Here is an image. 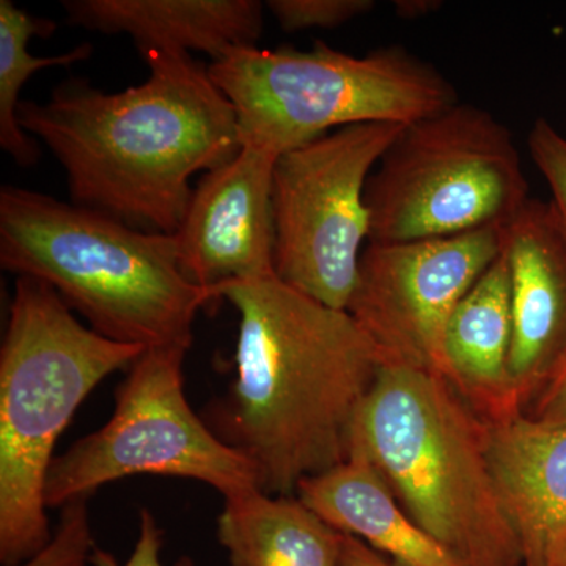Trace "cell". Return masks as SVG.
<instances>
[{
    "label": "cell",
    "instance_id": "obj_18",
    "mask_svg": "<svg viewBox=\"0 0 566 566\" xmlns=\"http://www.w3.org/2000/svg\"><path fill=\"white\" fill-rule=\"evenodd\" d=\"M55 29L54 21L32 17L11 0H0V147L21 167H31L40 158L36 140L18 122L25 82L43 69L70 66L93 52L91 43L50 57H36L28 51L33 36H51Z\"/></svg>",
    "mask_w": 566,
    "mask_h": 566
},
{
    "label": "cell",
    "instance_id": "obj_1",
    "mask_svg": "<svg viewBox=\"0 0 566 566\" xmlns=\"http://www.w3.org/2000/svg\"><path fill=\"white\" fill-rule=\"evenodd\" d=\"M240 314L237 378L202 412L271 495H296L308 476L348 458L354 417L385 365L346 311L327 307L277 275L216 286Z\"/></svg>",
    "mask_w": 566,
    "mask_h": 566
},
{
    "label": "cell",
    "instance_id": "obj_22",
    "mask_svg": "<svg viewBox=\"0 0 566 566\" xmlns=\"http://www.w3.org/2000/svg\"><path fill=\"white\" fill-rule=\"evenodd\" d=\"M163 536L156 517L151 515L150 510L144 509L140 512L139 538H137L128 560L120 564L111 553L95 546L91 564L93 566H164L161 560ZM174 566H193V562L189 557H181L175 562Z\"/></svg>",
    "mask_w": 566,
    "mask_h": 566
},
{
    "label": "cell",
    "instance_id": "obj_15",
    "mask_svg": "<svg viewBox=\"0 0 566 566\" xmlns=\"http://www.w3.org/2000/svg\"><path fill=\"white\" fill-rule=\"evenodd\" d=\"M66 21L102 33H125L140 51L203 52L218 61L256 44L263 3L256 0H65Z\"/></svg>",
    "mask_w": 566,
    "mask_h": 566
},
{
    "label": "cell",
    "instance_id": "obj_23",
    "mask_svg": "<svg viewBox=\"0 0 566 566\" xmlns=\"http://www.w3.org/2000/svg\"><path fill=\"white\" fill-rule=\"evenodd\" d=\"M527 417L547 424H566V357L542 394L527 409Z\"/></svg>",
    "mask_w": 566,
    "mask_h": 566
},
{
    "label": "cell",
    "instance_id": "obj_3",
    "mask_svg": "<svg viewBox=\"0 0 566 566\" xmlns=\"http://www.w3.org/2000/svg\"><path fill=\"white\" fill-rule=\"evenodd\" d=\"M0 264L48 283L96 334L144 349H189L219 300L182 274L175 234L129 226L17 186L0 189Z\"/></svg>",
    "mask_w": 566,
    "mask_h": 566
},
{
    "label": "cell",
    "instance_id": "obj_9",
    "mask_svg": "<svg viewBox=\"0 0 566 566\" xmlns=\"http://www.w3.org/2000/svg\"><path fill=\"white\" fill-rule=\"evenodd\" d=\"M406 125L364 123L282 153L274 166V273L327 307L346 311L370 216L365 189Z\"/></svg>",
    "mask_w": 566,
    "mask_h": 566
},
{
    "label": "cell",
    "instance_id": "obj_16",
    "mask_svg": "<svg viewBox=\"0 0 566 566\" xmlns=\"http://www.w3.org/2000/svg\"><path fill=\"white\" fill-rule=\"evenodd\" d=\"M297 497L340 534L359 538L394 566H464L405 512L374 465L352 455L308 476Z\"/></svg>",
    "mask_w": 566,
    "mask_h": 566
},
{
    "label": "cell",
    "instance_id": "obj_25",
    "mask_svg": "<svg viewBox=\"0 0 566 566\" xmlns=\"http://www.w3.org/2000/svg\"><path fill=\"white\" fill-rule=\"evenodd\" d=\"M442 2L439 0H397L395 2V13L401 20H419V18L428 17L441 9Z\"/></svg>",
    "mask_w": 566,
    "mask_h": 566
},
{
    "label": "cell",
    "instance_id": "obj_20",
    "mask_svg": "<svg viewBox=\"0 0 566 566\" xmlns=\"http://www.w3.org/2000/svg\"><path fill=\"white\" fill-rule=\"evenodd\" d=\"M266 6L286 33L338 28L375 9L374 0H270Z\"/></svg>",
    "mask_w": 566,
    "mask_h": 566
},
{
    "label": "cell",
    "instance_id": "obj_19",
    "mask_svg": "<svg viewBox=\"0 0 566 566\" xmlns=\"http://www.w3.org/2000/svg\"><path fill=\"white\" fill-rule=\"evenodd\" d=\"M95 549L87 499L62 506L50 543L20 566H88Z\"/></svg>",
    "mask_w": 566,
    "mask_h": 566
},
{
    "label": "cell",
    "instance_id": "obj_13",
    "mask_svg": "<svg viewBox=\"0 0 566 566\" xmlns=\"http://www.w3.org/2000/svg\"><path fill=\"white\" fill-rule=\"evenodd\" d=\"M488 453L523 566H566V424L488 423Z\"/></svg>",
    "mask_w": 566,
    "mask_h": 566
},
{
    "label": "cell",
    "instance_id": "obj_14",
    "mask_svg": "<svg viewBox=\"0 0 566 566\" xmlns=\"http://www.w3.org/2000/svg\"><path fill=\"white\" fill-rule=\"evenodd\" d=\"M512 279L504 249L457 305L444 335L446 379L486 423L524 415L512 375Z\"/></svg>",
    "mask_w": 566,
    "mask_h": 566
},
{
    "label": "cell",
    "instance_id": "obj_6",
    "mask_svg": "<svg viewBox=\"0 0 566 566\" xmlns=\"http://www.w3.org/2000/svg\"><path fill=\"white\" fill-rule=\"evenodd\" d=\"M232 103L241 145L281 156L326 134L364 125H411L458 103L452 82L401 46L345 54L233 48L208 65Z\"/></svg>",
    "mask_w": 566,
    "mask_h": 566
},
{
    "label": "cell",
    "instance_id": "obj_4",
    "mask_svg": "<svg viewBox=\"0 0 566 566\" xmlns=\"http://www.w3.org/2000/svg\"><path fill=\"white\" fill-rule=\"evenodd\" d=\"M352 455L374 465L405 512L464 566H523L488 423L442 376L382 365L354 417Z\"/></svg>",
    "mask_w": 566,
    "mask_h": 566
},
{
    "label": "cell",
    "instance_id": "obj_5",
    "mask_svg": "<svg viewBox=\"0 0 566 566\" xmlns=\"http://www.w3.org/2000/svg\"><path fill=\"white\" fill-rule=\"evenodd\" d=\"M145 352L77 322L48 283L17 279L0 349V564L20 566L50 543L57 439L92 390Z\"/></svg>",
    "mask_w": 566,
    "mask_h": 566
},
{
    "label": "cell",
    "instance_id": "obj_24",
    "mask_svg": "<svg viewBox=\"0 0 566 566\" xmlns=\"http://www.w3.org/2000/svg\"><path fill=\"white\" fill-rule=\"evenodd\" d=\"M338 566H394L381 554L376 553L352 535L342 534Z\"/></svg>",
    "mask_w": 566,
    "mask_h": 566
},
{
    "label": "cell",
    "instance_id": "obj_8",
    "mask_svg": "<svg viewBox=\"0 0 566 566\" xmlns=\"http://www.w3.org/2000/svg\"><path fill=\"white\" fill-rule=\"evenodd\" d=\"M185 348L147 349L115 394L109 422L52 461L48 509L88 499L133 475H166L207 483L234 497L262 490L251 461L223 444L185 395Z\"/></svg>",
    "mask_w": 566,
    "mask_h": 566
},
{
    "label": "cell",
    "instance_id": "obj_7",
    "mask_svg": "<svg viewBox=\"0 0 566 566\" xmlns=\"http://www.w3.org/2000/svg\"><path fill=\"white\" fill-rule=\"evenodd\" d=\"M528 182L513 133L490 112L458 102L406 125L365 189L368 243H403L505 227Z\"/></svg>",
    "mask_w": 566,
    "mask_h": 566
},
{
    "label": "cell",
    "instance_id": "obj_17",
    "mask_svg": "<svg viewBox=\"0 0 566 566\" xmlns=\"http://www.w3.org/2000/svg\"><path fill=\"white\" fill-rule=\"evenodd\" d=\"M218 538L232 566H338L342 534L297 495L223 499Z\"/></svg>",
    "mask_w": 566,
    "mask_h": 566
},
{
    "label": "cell",
    "instance_id": "obj_21",
    "mask_svg": "<svg viewBox=\"0 0 566 566\" xmlns=\"http://www.w3.org/2000/svg\"><path fill=\"white\" fill-rule=\"evenodd\" d=\"M532 161L553 192V203L566 234V137L545 118H538L528 134Z\"/></svg>",
    "mask_w": 566,
    "mask_h": 566
},
{
    "label": "cell",
    "instance_id": "obj_2",
    "mask_svg": "<svg viewBox=\"0 0 566 566\" xmlns=\"http://www.w3.org/2000/svg\"><path fill=\"white\" fill-rule=\"evenodd\" d=\"M147 81L107 93L70 80L18 122L46 145L73 203L151 232L175 233L192 177L229 163L241 139L232 103L188 52L140 51Z\"/></svg>",
    "mask_w": 566,
    "mask_h": 566
},
{
    "label": "cell",
    "instance_id": "obj_10",
    "mask_svg": "<svg viewBox=\"0 0 566 566\" xmlns=\"http://www.w3.org/2000/svg\"><path fill=\"white\" fill-rule=\"evenodd\" d=\"M502 227L403 243H367L349 315L378 346L385 364L446 379L450 316L497 259Z\"/></svg>",
    "mask_w": 566,
    "mask_h": 566
},
{
    "label": "cell",
    "instance_id": "obj_11",
    "mask_svg": "<svg viewBox=\"0 0 566 566\" xmlns=\"http://www.w3.org/2000/svg\"><path fill=\"white\" fill-rule=\"evenodd\" d=\"M279 156L243 145L193 186L175 232L182 274L202 289L274 273L273 175Z\"/></svg>",
    "mask_w": 566,
    "mask_h": 566
},
{
    "label": "cell",
    "instance_id": "obj_12",
    "mask_svg": "<svg viewBox=\"0 0 566 566\" xmlns=\"http://www.w3.org/2000/svg\"><path fill=\"white\" fill-rule=\"evenodd\" d=\"M512 279L510 375L524 415L566 357V234L553 203L531 199L505 227Z\"/></svg>",
    "mask_w": 566,
    "mask_h": 566
}]
</instances>
